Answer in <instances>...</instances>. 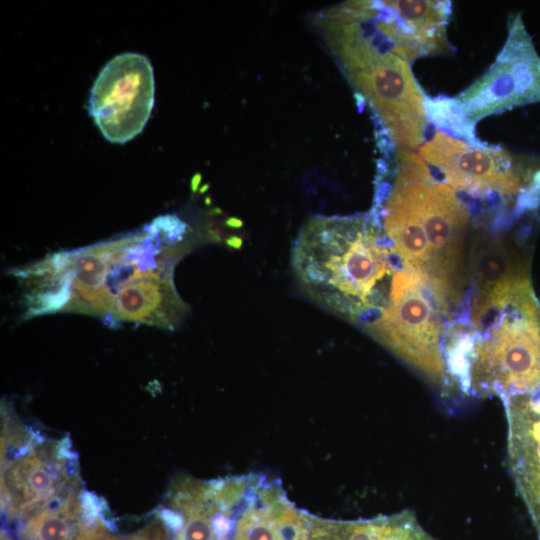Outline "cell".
<instances>
[{
  "label": "cell",
  "mask_w": 540,
  "mask_h": 540,
  "mask_svg": "<svg viewBox=\"0 0 540 540\" xmlns=\"http://www.w3.org/2000/svg\"><path fill=\"white\" fill-rule=\"evenodd\" d=\"M186 228L166 215L141 231L13 271L23 289L25 316L75 312L108 325L175 329L189 310L173 281L175 264L188 246L182 244Z\"/></svg>",
  "instance_id": "6da1fadb"
},
{
  "label": "cell",
  "mask_w": 540,
  "mask_h": 540,
  "mask_svg": "<svg viewBox=\"0 0 540 540\" xmlns=\"http://www.w3.org/2000/svg\"><path fill=\"white\" fill-rule=\"evenodd\" d=\"M395 258L373 216L315 217L294 243L292 268L311 300L367 330L388 302Z\"/></svg>",
  "instance_id": "7a4b0ae2"
},
{
  "label": "cell",
  "mask_w": 540,
  "mask_h": 540,
  "mask_svg": "<svg viewBox=\"0 0 540 540\" xmlns=\"http://www.w3.org/2000/svg\"><path fill=\"white\" fill-rule=\"evenodd\" d=\"M377 212L401 265L459 296L468 207L411 150L399 149L394 183Z\"/></svg>",
  "instance_id": "3957f363"
},
{
  "label": "cell",
  "mask_w": 540,
  "mask_h": 540,
  "mask_svg": "<svg viewBox=\"0 0 540 540\" xmlns=\"http://www.w3.org/2000/svg\"><path fill=\"white\" fill-rule=\"evenodd\" d=\"M471 321L464 391L501 400L540 396V303L529 277L502 298L471 309Z\"/></svg>",
  "instance_id": "277c9868"
},
{
  "label": "cell",
  "mask_w": 540,
  "mask_h": 540,
  "mask_svg": "<svg viewBox=\"0 0 540 540\" xmlns=\"http://www.w3.org/2000/svg\"><path fill=\"white\" fill-rule=\"evenodd\" d=\"M450 300L434 283L402 266L394 273L386 306L367 331L433 383L445 384Z\"/></svg>",
  "instance_id": "5b68a950"
},
{
  "label": "cell",
  "mask_w": 540,
  "mask_h": 540,
  "mask_svg": "<svg viewBox=\"0 0 540 540\" xmlns=\"http://www.w3.org/2000/svg\"><path fill=\"white\" fill-rule=\"evenodd\" d=\"M419 155L452 188L477 196L524 194L540 199V163L522 162L505 149L472 144L437 130Z\"/></svg>",
  "instance_id": "8992f818"
},
{
  "label": "cell",
  "mask_w": 540,
  "mask_h": 540,
  "mask_svg": "<svg viewBox=\"0 0 540 540\" xmlns=\"http://www.w3.org/2000/svg\"><path fill=\"white\" fill-rule=\"evenodd\" d=\"M453 101L472 126L485 117L540 102V55L521 14L510 18L506 42L495 61Z\"/></svg>",
  "instance_id": "52a82bcc"
},
{
  "label": "cell",
  "mask_w": 540,
  "mask_h": 540,
  "mask_svg": "<svg viewBox=\"0 0 540 540\" xmlns=\"http://www.w3.org/2000/svg\"><path fill=\"white\" fill-rule=\"evenodd\" d=\"M347 76L399 149L413 150L423 145L429 123L427 98L409 62L388 54Z\"/></svg>",
  "instance_id": "ba28073f"
},
{
  "label": "cell",
  "mask_w": 540,
  "mask_h": 540,
  "mask_svg": "<svg viewBox=\"0 0 540 540\" xmlns=\"http://www.w3.org/2000/svg\"><path fill=\"white\" fill-rule=\"evenodd\" d=\"M154 94V73L149 59L138 53H123L100 71L91 89L89 111L108 141L125 143L146 125Z\"/></svg>",
  "instance_id": "9c48e42d"
},
{
  "label": "cell",
  "mask_w": 540,
  "mask_h": 540,
  "mask_svg": "<svg viewBox=\"0 0 540 540\" xmlns=\"http://www.w3.org/2000/svg\"><path fill=\"white\" fill-rule=\"evenodd\" d=\"M508 422V461L533 520L540 517V396L502 400Z\"/></svg>",
  "instance_id": "30bf717a"
},
{
  "label": "cell",
  "mask_w": 540,
  "mask_h": 540,
  "mask_svg": "<svg viewBox=\"0 0 540 540\" xmlns=\"http://www.w3.org/2000/svg\"><path fill=\"white\" fill-rule=\"evenodd\" d=\"M470 267L476 285L472 304L500 297L528 277L506 245L496 239L479 238L472 244Z\"/></svg>",
  "instance_id": "8fae6325"
},
{
  "label": "cell",
  "mask_w": 540,
  "mask_h": 540,
  "mask_svg": "<svg viewBox=\"0 0 540 540\" xmlns=\"http://www.w3.org/2000/svg\"><path fill=\"white\" fill-rule=\"evenodd\" d=\"M420 540H437V539H435L434 537L429 535L427 532H425Z\"/></svg>",
  "instance_id": "7c38bea8"
}]
</instances>
